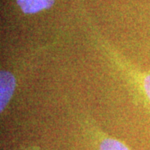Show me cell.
<instances>
[{
    "label": "cell",
    "instance_id": "3",
    "mask_svg": "<svg viewBox=\"0 0 150 150\" xmlns=\"http://www.w3.org/2000/svg\"><path fill=\"white\" fill-rule=\"evenodd\" d=\"M99 150H129V149L118 140L106 139L102 141Z\"/></svg>",
    "mask_w": 150,
    "mask_h": 150
},
{
    "label": "cell",
    "instance_id": "2",
    "mask_svg": "<svg viewBox=\"0 0 150 150\" xmlns=\"http://www.w3.org/2000/svg\"><path fill=\"white\" fill-rule=\"evenodd\" d=\"M18 5L25 13H36L49 8L54 4V0H16Z\"/></svg>",
    "mask_w": 150,
    "mask_h": 150
},
{
    "label": "cell",
    "instance_id": "1",
    "mask_svg": "<svg viewBox=\"0 0 150 150\" xmlns=\"http://www.w3.org/2000/svg\"><path fill=\"white\" fill-rule=\"evenodd\" d=\"M16 88V79L11 73L2 70L0 74V111L4 112L13 97Z\"/></svg>",
    "mask_w": 150,
    "mask_h": 150
},
{
    "label": "cell",
    "instance_id": "4",
    "mask_svg": "<svg viewBox=\"0 0 150 150\" xmlns=\"http://www.w3.org/2000/svg\"><path fill=\"white\" fill-rule=\"evenodd\" d=\"M143 91L144 92V94L148 101L150 104V74H145L143 77Z\"/></svg>",
    "mask_w": 150,
    "mask_h": 150
}]
</instances>
